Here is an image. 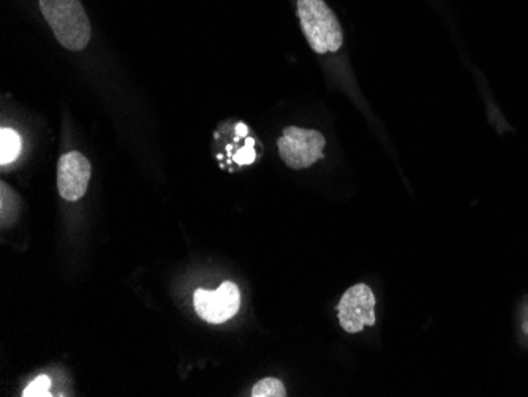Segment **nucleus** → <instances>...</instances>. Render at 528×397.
Here are the masks:
<instances>
[{"label":"nucleus","mask_w":528,"mask_h":397,"mask_svg":"<svg viewBox=\"0 0 528 397\" xmlns=\"http://www.w3.org/2000/svg\"><path fill=\"white\" fill-rule=\"evenodd\" d=\"M280 157L291 170H304L323 159L326 140L317 130L287 127L277 141Z\"/></svg>","instance_id":"nucleus-3"},{"label":"nucleus","mask_w":528,"mask_h":397,"mask_svg":"<svg viewBox=\"0 0 528 397\" xmlns=\"http://www.w3.org/2000/svg\"><path fill=\"white\" fill-rule=\"evenodd\" d=\"M234 160L241 163V165H247V163H252L255 160V152H253V149L244 148L239 151L238 156L234 157Z\"/></svg>","instance_id":"nucleus-10"},{"label":"nucleus","mask_w":528,"mask_h":397,"mask_svg":"<svg viewBox=\"0 0 528 397\" xmlns=\"http://www.w3.org/2000/svg\"><path fill=\"white\" fill-rule=\"evenodd\" d=\"M253 397H285L287 390L280 380L277 379H263L253 386Z\"/></svg>","instance_id":"nucleus-8"},{"label":"nucleus","mask_w":528,"mask_h":397,"mask_svg":"<svg viewBox=\"0 0 528 397\" xmlns=\"http://www.w3.org/2000/svg\"><path fill=\"white\" fill-rule=\"evenodd\" d=\"M21 148H23V140L15 130L8 129V127L0 130V165L2 167L15 162L21 154Z\"/></svg>","instance_id":"nucleus-7"},{"label":"nucleus","mask_w":528,"mask_h":397,"mask_svg":"<svg viewBox=\"0 0 528 397\" xmlns=\"http://www.w3.org/2000/svg\"><path fill=\"white\" fill-rule=\"evenodd\" d=\"M40 10L64 48L81 51L91 40V23L81 0H40Z\"/></svg>","instance_id":"nucleus-1"},{"label":"nucleus","mask_w":528,"mask_h":397,"mask_svg":"<svg viewBox=\"0 0 528 397\" xmlns=\"http://www.w3.org/2000/svg\"><path fill=\"white\" fill-rule=\"evenodd\" d=\"M51 380L46 375H40L31 385L27 386L26 390L23 391L24 397H45L51 396L50 394Z\"/></svg>","instance_id":"nucleus-9"},{"label":"nucleus","mask_w":528,"mask_h":397,"mask_svg":"<svg viewBox=\"0 0 528 397\" xmlns=\"http://www.w3.org/2000/svg\"><path fill=\"white\" fill-rule=\"evenodd\" d=\"M339 322L350 334L363 331L366 326L375 325V296L367 285L358 284L348 288L340 299Z\"/></svg>","instance_id":"nucleus-5"},{"label":"nucleus","mask_w":528,"mask_h":397,"mask_svg":"<svg viewBox=\"0 0 528 397\" xmlns=\"http://www.w3.org/2000/svg\"><path fill=\"white\" fill-rule=\"evenodd\" d=\"M91 162L81 152H68L57 163V189L65 201H78L86 195L91 181Z\"/></svg>","instance_id":"nucleus-6"},{"label":"nucleus","mask_w":528,"mask_h":397,"mask_svg":"<svg viewBox=\"0 0 528 397\" xmlns=\"http://www.w3.org/2000/svg\"><path fill=\"white\" fill-rule=\"evenodd\" d=\"M298 16L307 42L315 53H336L342 48V43H344L342 27L326 2L299 0Z\"/></svg>","instance_id":"nucleus-2"},{"label":"nucleus","mask_w":528,"mask_h":397,"mask_svg":"<svg viewBox=\"0 0 528 397\" xmlns=\"http://www.w3.org/2000/svg\"><path fill=\"white\" fill-rule=\"evenodd\" d=\"M193 304L195 311L204 322L220 325L238 314L241 307V293L233 282H225L215 292L198 288L193 296Z\"/></svg>","instance_id":"nucleus-4"}]
</instances>
